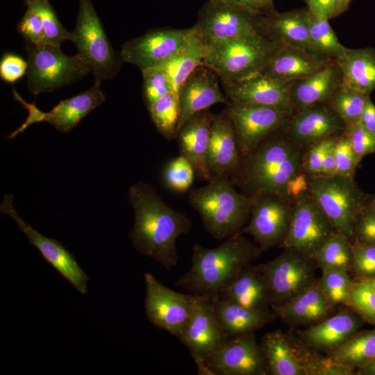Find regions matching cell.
<instances>
[{
	"mask_svg": "<svg viewBox=\"0 0 375 375\" xmlns=\"http://www.w3.org/2000/svg\"><path fill=\"white\" fill-rule=\"evenodd\" d=\"M341 83V71L335 60L311 76L292 81L288 93L294 112L317 103L328 102Z\"/></svg>",
	"mask_w": 375,
	"mask_h": 375,
	"instance_id": "cell-27",
	"label": "cell"
},
{
	"mask_svg": "<svg viewBox=\"0 0 375 375\" xmlns=\"http://www.w3.org/2000/svg\"><path fill=\"white\" fill-rule=\"evenodd\" d=\"M328 20L310 12V42L317 54L337 60L344 54L346 47L338 40Z\"/></svg>",
	"mask_w": 375,
	"mask_h": 375,
	"instance_id": "cell-40",
	"label": "cell"
},
{
	"mask_svg": "<svg viewBox=\"0 0 375 375\" xmlns=\"http://www.w3.org/2000/svg\"><path fill=\"white\" fill-rule=\"evenodd\" d=\"M296 356L306 375H356V370L319 355L301 341L291 338Z\"/></svg>",
	"mask_w": 375,
	"mask_h": 375,
	"instance_id": "cell-39",
	"label": "cell"
},
{
	"mask_svg": "<svg viewBox=\"0 0 375 375\" xmlns=\"http://www.w3.org/2000/svg\"><path fill=\"white\" fill-rule=\"evenodd\" d=\"M207 45L191 27L190 33L183 47L168 61L158 66L165 72L177 94L181 85L199 67L207 53Z\"/></svg>",
	"mask_w": 375,
	"mask_h": 375,
	"instance_id": "cell-34",
	"label": "cell"
},
{
	"mask_svg": "<svg viewBox=\"0 0 375 375\" xmlns=\"http://www.w3.org/2000/svg\"><path fill=\"white\" fill-rule=\"evenodd\" d=\"M233 4L253 13L262 15L274 9V0H215Z\"/></svg>",
	"mask_w": 375,
	"mask_h": 375,
	"instance_id": "cell-54",
	"label": "cell"
},
{
	"mask_svg": "<svg viewBox=\"0 0 375 375\" xmlns=\"http://www.w3.org/2000/svg\"><path fill=\"white\" fill-rule=\"evenodd\" d=\"M260 15L233 4L207 0L200 8L193 28L209 45L260 34L258 28Z\"/></svg>",
	"mask_w": 375,
	"mask_h": 375,
	"instance_id": "cell-10",
	"label": "cell"
},
{
	"mask_svg": "<svg viewBox=\"0 0 375 375\" xmlns=\"http://www.w3.org/2000/svg\"><path fill=\"white\" fill-rule=\"evenodd\" d=\"M371 197H372V200H373V201L374 203V205H375V194L371 195Z\"/></svg>",
	"mask_w": 375,
	"mask_h": 375,
	"instance_id": "cell-62",
	"label": "cell"
},
{
	"mask_svg": "<svg viewBox=\"0 0 375 375\" xmlns=\"http://www.w3.org/2000/svg\"><path fill=\"white\" fill-rule=\"evenodd\" d=\"M283 250L274 259L258 265L269 288L272 310L317 280L315 276L317 266L314 260L295 250Z\"/></svg>",
	"mask_w": 375,
	"mask_h": 375,
	"instance_id": "cell-11",
	"label": "cell"
},
{
	"mask_svg": "<svg viewBox=\"0 0 375 375\" xmlns=\"http://www.w3.org/2000/svg\"><path fill=\"white\" fill-rule=\"evenodd\" d=\"M223 112L232 123L241 157L281 129L291 115L273 107L235 103H228Z\"/></svg>",
	"mask_w": 375,
	"mask_h": 375,
	"instance_id": "cell-13",
	"label": "cell"
},
{
	"mask_svg": "<svg viewBox=\"0 0 375 375\" xmlns=\"http://www.w3.org/2000/svg\"><path fill=\"white\" fill-rule=\"evenodd\" d=\"M341 71L342 82L362 93L375 90V50L372 48L349 49L335 60Z\"/></svg>",
	"mask_w": 375,
	"mask_h": 375,
	"instance_id": "cell-32",
	"label": "cell"
},
{
	"mask_svg": "<svg viewBox=\"0 0 375 375\" xmlns=\"http://www.w3.org/2000/svg\"><path fill=\"white\" fill-rule=\"evenodd\" d=\"M332 60L281 43L260 73L273 80L289 83L318 72Z\"/></svg>",
	"mask_w": 375,
	"mask_h": 375,
	"instance_id": "cell-23",
	"label": "cell"
},
{
	"mask_svg": "<svg viewBox=\"0 0 375 375\" xmlns=\"http://www.w3.org/2000/svg\"><path fill=\"white\" fill-rule=\"evenodd\" d=\"M365 281H367L375 289V276L365 279Z\"/></svg>",
	"mask_w": 375,
	"mask_h": 375,
	"instance_id": "cell-60",
	"label": "cell"
},
{
	"mask_svg": "<svg viewBox=\"0 0 375 375\" xmlns=\"http://www.w3.org/2000/svg\"><path fill=\"white\" fill-rule=\"evenodd\" d=\"M330 358L356 370L375 360V328L356 333L346 342L326 353Z\"/></svg>",
	"mask_w": 375,
	"mask_h": 375,
	"instance_id": "cell-35",
	"label": "cell"
},
{
	"mask_svg": "<svg viewBox=\"0 0 375 375\" xmlns=\"http://www.w3.org/2000/svg\"><path fill=\"white\" fill-rule=\"evenodd\" d=\"M259 344L267 362L269 374L306 375L296 356L291 338L283 331L265 333Z\"/></svg>",
	"mask_w": 375,
	"mask_h": 375,
	"instance_id": "cell-33",
	"label": "cell"
},
{
	"mask_svg": "<svg viewBox=\"0 0 375 375\" xmlns=\"http://www.w3.org/2000/svg\"><path fill=\"white\" fill-rule=\"evenodd\" d=\"M335 161L336 174L354 178L360 160L343 133L335 145Z\"/></svg>",
	"mask_w": 375,
	"mask_h": 375,
	"instance_id": "cell-50",
	"label": "cell"
},
{
	"mask_svg": "<svg viewBox=\"0 0 375 375\" xmlns=\"http://www.w3.org/2000/svg\"><path fill=\"white\" fill-rule=\"evenodd\" d=\"M233 126L224 113L212 114L207 162L211 179L230 176L240 165Z\"/></svg>",
	"mask_w": 375,
	"mask_h": 375,
	"instance_id": "cell-25",
	"label": "cell"
},
{
	"mask_svg": "<svg viewBox=\"0 0 375 375\" xmlns=\"http://www.w3.org/2000/svg\"><path fill=\"white\" fill-rule=\"evenodd\" d=\"M262 252L256 243L238 233L214 248L195 244L192 248L190 268L174 284L194 295L212 300Z\"/></svg>",
	"mask_w": 375,
	"mask_h": 375,
	"instance_id": "cell-3",
	"label": "cell"
},
{
	"mask_svg": "<svg viewBox=\"0 0 375 375\" xmlns=\"http://www.w3.org/2000/svg\"><path fill=\"white\" fill-rule=\"evenodd\" d=\"M70 41L77 54L86 63L94 80H111L124 62L120 53L112 47L92 0H79L76 24Z\"/></svg>",
	"mask_w": 375,
	"mask_h": 375,
	"instance_id": "cell-7",
	"label": "cell"
},
{
	"mask_svg": "<svg viewBox=\"0 0 375 375\" xmlns=\"http://www.w3.org/2000/svg\"><path fill=\"white\" fill-rule=\"evenodd\" d=\"M356 375H375V360L368 365L356 369Z\"/></svg>",
	"mask_w": 375,
	"mask_h": 375,
	"instance_id": "cell-59",
	"label": "cell"
},
{
	"mask_svg": "<svg viewBox=\"0 0 375 375\" xmlns=\"http://www.w3.org/2000/svg\"><path fill=\"white\" fill-rule=\"evenodd\" d=\"M333 305L319 288L317 280L275 311L278 317L290 325H312L330 316Z\"/></svg>",
	"mask_w": 375,
	"mask_h": 375,
	"instance_id": "cell-28",
	"label": "cell"
},
{
	"mask_svg": "<svg viewBox=\"0 0 375 375\" xmlns=\"http://www.w3.org/2000/svg\"><path fill=\"white\" fill-rule=\"evenodd\" d=\"M38 1V0H25L24 1V5L26 6L32 2H34V1Z\"/></svg>",
	"mask_w": 375,
	"mask_h": 375,
	"instance_id": "cell-61",
	"label": "cell"
},
{
	"mask_svg": "<svg viewBox=\"0 0 375 375\" xmlns=\"http://www.w3.org/2000/svg\"><path fill=\"white\" fill-rule=\"evenodd\" d=\"M348 306L363 320L375 325V289L367 281H353Z\"/></svg>",
	"mask_w": 375,
	"mask_h": 375,
	"instance_id": "cell-43",
	"label": "cell"
},
{
	"mask_svg": "<svg viewBox=\"0 0 375 375\" xmlns=\"http://www.w3.org/2000/svg\"><path fill=\"white\" fill-rule=\"evenodd\" d=\"M12 194L4 195L0 206L1 212L10 216L27 236L28 242L35 246L44 258L83 295L87 294L88 277L76 262L74 256L60 242L47 238L24 221L13 206Z\"/></svg>",
	"mask_w": 375,
	"mask_h": 375,
	"instance_id": "cell-18",
	"label": "cell"
},
{
	"mask_svg": "<svg viewBox=\"0 0 375 375\" xmlns=\"http://www.w3.org/2000/svg\"><path fill=\"white\" fill-rule=\"evenodd\" d=\"M219 76L212 69L197 67L180 87L178 96L180 117L176 133L191 117L217 103H228L219 85Z\"/></svg>",
	"mask_w": 375,
	"mask_h": 375,
	"instance_id": "cell-21",
	"label": "cell"
},
{
	"mask_svg": "<svg viewBox=\"0 0 375 375\" xmlns=\"http://www.w3.org/2000/svg\"><path fill=\"white\" fill-rule=\"evenodd\" d=\"M252 197L249 222L238 234L251 235L263 252L280 247L288 231L293 199L274 194Z\"/></svg>",
	"mask_w": 375,
	"mask_h": 375,
	"instance_id": "cell-12",
	"label": "cell"
},
{
	"mask_svg": "<svg viewBox=\"0 0 375 375\" xmlns=\"http://www.w3.org/2000/svg\"><path fill=\"white\" fill-rule=\"evenodd\" d=\"M13 97L15 100L19 101L25 108L28 110V115L22 126L8 135V139L14 138L17 135L23 132L26 128L33 124L42 122L44 115V112L41 111L37 108L35 102L33 103H28L24 101L15 88H13Z\"/></svg>",
	"mask_w": 375,
	"mask_h": 375,
	"instance_id": "cell-53",
	"label": "cell"
},
{
	"mask_svg": "<svg viewBox=\"0 0 375 375\" xmlns=\"http://www.w3.org/2000/svg\"><path fill=\"white\" fill-rule=\"evenodd\" d=\"M106 101L101 82L94 81L88 90L60 101L47 112H44L42 122L52 125L57 131L67 133L94 108Z\"/></svg>",
	"mask_w": 375,
	"mask_h": 375,
	"instance_id": "cell-29",
	"label": "cell"
},
{
	"mask_svg": "<svg viewBox=\"0 0 375 375\" xmlns=\"http://www.w3.org/2000/svg\"><path fill=\"white\" fill-rule=\"evenodd\" d=\"M143 78L142 99L148 108L162 96L174 92L165 72L160 67L141 70Z\"/></svg>",
	"mask_w": 375,
	"mask_h": 375,
	"instance_id": "cell-45",
	"label": "cell"
},
{
	"mask_svg": "<svg viewBox=\"0 0 375 375\" xmlns=\"http://www.w3.org/2000/svg\"><path fill=\"white\" fill-rule=\"evenodd\" d=\"M351 242L339 233H335L320 249L315 258L317 267L322 272H351Z\"/></svg>",
	"mask_w": 375,
	"mask_h": 375,
	"instance_id": "cell-36",
	"label": "cell"
},
{
	"mask_svg": "<svg viewBox=\"0 0 375 375\" xmlns=\"http://www.w3.org/2000/svg\"><path fill=\"white\" fill-rule=\"evenodd\" d=\"M228 103H251L275 108L290 114L294 112L289 93V83L256 73L235 81H222Z\"/></svg>",
	"mask_w": 375,
	"mask_h": 375,
	"instance_id": "cell-20",
	"label": "cell"
},
{
	"mask_svg": "<svg viewBox=\"0 0 375 375\" xmlns=\"http://www.w3.org/2000/svg\"><path fill=\"white\" fill-rule=\"evenodd\" d=\"M281 44L258 34L209 44L203 66L221 81H238L260 72Z\"/></svg>",
	"mask_w": 375,
	"mask_h": 375,
	"instance_id": "cell-5",
	"label": "cell"
},
{
	"mask_svg": "<svg viewBox=\"0 0 375 375\" xmlns=\"http://www.w3.org/2000/svg\"><path fill=\"white\" fill-rule=\"evenodd\" d=\"M338 140L332 143L328 147L325 153L320 176H328L335 174V145Z\"/></svg>",
	"mask_w": 375,
	"mask_h": 375,
	"instance_id": "cell-56",
	"label": "cell"
},
{
	"mask_svg": "<svg viewBox=\"0 0 375 375\" xmlns=\"http://www.w3.org/2000/svg\"><path fill=\"white\" fill-rule=\"evenodd\" d=\"M362 318L344 308L308 328L297 331L301 341L315 351L328 353L358 331Z\"/></svg>",
	"mask_w": 375,
	"mask_h": 375,
	"instance_id": "cell-24",
	"label": "cell"
},
{
	"mask_svg": "<svg viewBox=\"0 0 375 375\" xmlns=\"http://www.w3.org/2000/svg\"><path fill=\"white\" fill-rule=\"evenodd\" d=\"M145 311L150 322L178 340L191 314L196 295L174 291L150 273L144 274Z\"/></svg>",
	"mask_w": 375,
	"mask_h": 375,
	"instance_id": "cell-14",
	"label": "cell"
},
{
	"mask_svg": "<svg viewBox=\"0 0 375 375\" xmlns=\"http://www.w3.org/2000/svg\"><path fill=\"white\" fill-rule=\"evenodd\" d=\"M335 233L329 219L307 190L293 199L288 231L280 248L295 250L314 260Z\"/></svg>",
	"mask_w": 375,
	"mask_h": 375,
	"instance_id": "cell-9",
	"label": "cell"
},
{
	"mask_svg": "<svg viewBox=\"0 0 375 375\" xmlns=\"http://www.w3.org/2000/svg\"><path fill=\"white\" fill-rule=\"evenodd\" d=\"M343 134L360 161L364 156L375 153V133L360 124L346 126Z\"/></svg>",
	"mask_w": 375,
	"mask_h": 375,
	"instance_id": "cell-49",
	"label": "cell"
},
{
	"mask_svg": "<svg viewBox=\"0 0 375 375\" xmlns=\"http://www.w3.org/2000/svg\"><path fill=\"white\" fill-rule=\"evenodd\" d=\"M312 14L330 19L334 18V0H304Z\"/></svg>",
	"mask_w": 375,
	"mask_h": 375,
	"instance_id": "cell-55",
	"label": "cell"
},
{
	"mask_svg": "<svg viewBox=\"0 0 375 375\" xmlns=\"http://www.w3.org/2000/svg\"><path fill=\"white\" fill-rule=\"evenodd\" d=\"M308 191L335 231L352 242L357 217L368 197L354 178L336 174L308 178Z\"/></svg>",
	"mask_w": 375,
	"mask_h": 375,
	"instance_id": "cell-6",
	"label": "cell"
},
{
	"mask_svg": "<svg viewBox=\"0 0 375 375\" xmlns=\"http://www.w3.org/2000/svg\"><path fill=\"white\" fill-rule=\"evenodd\" d=\"M351 272L356 280H365L375 276V246L353 241Z\"/></svg>",
	"mask_w": 375,
	"mask_h": 375,
	"instance_id": "cell-46",
	"label": "cell"
},
{
	"mask_svg": "<svg viewBox=\"0 0 375 375\" xmlns=\"http://www.w3.org/2000/svg\"><path fill=\"white\" fill-rule=\"evenodd\" d=\"M26 6L27 10L40 17L44 28L45 44L60 46L63 42L70 40L71 33L60 22L49 0H38Z\"/></svg>",
	"mask_w": 375,
	"mask_h": 375,
	"instance_id": "cell-41",
	"label": "cell"
},
{
	"mask_svg": "<svg viewBox=\"0 0 375 375\" xmlns=\"http://www.w3.org/2000/svg\"><path fill=\"white\" fill-rule=\"evenodd\" d=\"M228 338L216 317L211 300L196 295L179 340L189 350L198 374L207 375L206 360Z\"/></svg>",
	"mask_w": 375,
	"mask_h": 375,
	"instance_id": "cell-15",
	"label": "cell"
},
{
	"mask_svg": "<svg viewBox=\"0 0 375 375\" xmlns=\"http://www.w3.org/2000/svg\"><path fill=\"white\" fill-rule=\"evenodd\" d=\"M128 200L135 222L128 237L133 247L166 270L177 265L178 238L190 232L192 223L185 213L169 206L150 184L138 182L128 189Z\"/></svg>",
	"mask_w": 375,
	"mask_h": 375,
	"instance_id": "cell-1",
	"label": "cell"
},
{
	"mask_svg": "<svg viewBox=\"0 0 375 375\" xmlns=\"http://www.w3.org/2000/svg\"><path fill=\"white\" fill-rule=\"evenodd\" d=\"M351 0H334V17L347 11Z\"/></svg>",
	"mask_w": 375,
	"mask_h": 375,
	"instance_id": "cell-58",
	"label": "cell"
},
{
	"mask_svg": "<svg viewBox=\"0 0 375 375\" xmlns=\"http://www.w3.org/2000/svg\"><path fill=\"white\" fill-rule=\"evenodd\" d=\"M235 188L229 177L223 176L190 192V205L217 240L239 233L249 222L253 197L239 193Z\"/></svg>",
	"mask_w": 375,
	"mask_h": 375,
	"instance_id": "cell-4",
	"label": "cell"
},
{
	"mask_svg": "<svg viewBox=\"0 0 375 375\" xmlns=\"http://www.w3.org/2000/svg\"><path fill=\"white\" fill-rule=\"evenodd\" d=\"M191 28H160L125 42L120 51L124 62L133 64L140 70L158 67L172 58L186 42Z\"/></svg>",
	"mask_w": 375,
	"mask_h": 375,
	"instance_id": "cell-17",
	"label": "cell"
},
{
	"mask_svg": "<svg viewBox=\"0 0 375 375\" xmlns=\"http://www.w3.org/2000/svg\"><path fill=\"white\" fill-rule=\"evenodd\" d=\"M24 51L28 63V89L35 96L70 85L90 73L77 53L67 56L60 46L26 42Z\"/></svg>",
	"mask_w": 375,
	"mask_h": 375,
	"instance_id": "cell-8",
	"label": "cell"
},
{
	"mask_svg": "<svg viewBox=\"0 0 375 375\" xmlns=\"http://www.w3.org/2000/svg\"><path fill=\"white\" fill-rule=\"evenodd\" d=\"M353 241L375 246V205L370 194L357 217Z\"/></svg>",
	"mask_w": 375,
	"mask_h": 375,
	"instance_id": "cell-47",
	"label": "cell"
},
{
	"mask_svg": "<svg viewBox=\"0 0 375 375\" xmlns=\"http://www.w3.org/2000/svg\"><path fill=\"white\" fill-rule=\"evenodd\" d=\"M358 124L368 131L375 133V105L370 98L366 103Z\"/></svg>",
	"mask_w": 375,
	"mask_h": 375,
	"instance_id": "cell-57",
	"label": "cell"
},
{
	"mask_svg": "<svg viewBox=\"0 0 375 375\" xmlns=\"http://www.w3.org/2000/svg\"><path fill=\"white\" fill-rule=\"evenodd\" d=\"M211 301L218 322L229 337L253 333L278 317L272 309H253L221 298Z\"/></svg>",
	"mask_w": 375,
	"mask_h": 375,
	"instance_id": "cell-30",
	"label": "cell"
},
{
	"mask_svg": "<svg viewBox=\"0 0 375 375\" xmlns=\"http://www.w3.org/2000/svg\"><path fill=\"white\" fill-rule=\"evenodd\" d=\"M158 133L165 139H175L180 117L178 96L170 92L157 99L147 108Z\"/></svg>",
	"mask_w": 375,
	"mask_h": 375,
	"instance_id": "cell-38",
	"label": "cell"
},
{
	"mask_svg": "<svg viewBox=\"0 0 375 375\" xmlns=\"http://www.w3.org/2000/svg\"><path fill=\"white\" fill-rule=\"evenodd\" d=\"M194 175L192 164L181 154L166 165L162 178L169 188L177 192H183L193 183Z\"/></svg>",
	"mask_w": 375,
	"mask_h": 375,
	"instance_id": "cell-44",
	"label": "cell"
},
{
	"mask_svg": "<svg viewBox=\"0 0 375 375\" xmlns=\"http://www.w3.org/2000/svg\"><path fill=\"white\" fill-rule=\"evenodd\" d=\"M27 60L14 53H6L0 62V77L8 83H13L26 74Z\"/></svg>",
	"mask_w": 375,
	"mask_h": 375,
	"instance_id": "cell-52",
	"label": "cell"
},
{
	"mask_svg": "<svg viewBox=\"0 0 375 375\" xmlns=\"http://www.w3.org/2000/svg\"><path fill=\"white\" fill-rule=\"evenodd\" d=\"M341 135L327 138L304 150L302 158V172L308 178L320 176L323 160L328 147L338 140Z\"/></svg>",
	"mask_w": 375,
	"mask_h": 375,
	"instance_id": "cell-48",
	"label": "cell"
},
{
	"mask_svg": "<svg viewBox=\"0 0 375 375\" xmlns=\"http://www.w3.org/2000/svg\"><path fill=\"white\" fill-rule=\"evenodd\" d=\"M17 32L27 42L33 44H45L44 32L40 17L27 10L17 25Z\"/></svg>",
	"mask_w": 375,
	"mask_h": 375,
	"instance_id": "cell-51",
	"label": "cell"
},
{
	"mask_svg": "<svg viewBox=\"0 0 375 375\" xmlns=\"http://www.w3.org/2000/svg\"><path fill=\"white\" fill-rule=\"evenodd\" d=\"M369 99V94L354 90L342 82L327 103L348 126L359 122Z\"/></svg>",
	"mask_w": 375,
	"mask_h": 375,
	"instance_id": "cell-37",
	"label": "cell"
},
{
	"mask_svg": "<svg viewBox=\"0 0 375 375\" xmlns=\"http://www.w3.org/2000/svg\"><path fill=\"white\" fill-rule=\"evenodd\" d=\"M207 375H267V360L253 333L229 337L205 361Z\"/></svg>",
	"mask_w": 375,
	"mask_h": 375,
	"instance_id": "cell-16",
	"label": "cell"
},
{
	"mask_svg": "<svg viewBox=\"0 0 375 375\" xmlns=\"http://www.w3.org/2000/svg\"><path fill=\"white\" fill-rule=\"evenodd\" d=\"M345 124L327 102L294 112L281 128L287 137L305 150L327 138L342 134Z\"/></svg>",
	"mask_w": 375,
	"mask_h": 375,
	"instance_id": "cell-19",
	"label": "cell"
},
{
	"mask_svg": "<svg viewBox=\"0 0 375 375\" xmlns=\"http://www.w3.org/2000/svg\"><path fill=\"white\" fill-rule=\"evenodd\" d=\"M352 283L349 273L344 272H322L317 280L321 291L335 306L338 304L348 306Z\"/></svg>",
	"mask_w": 375,
	"mask_h": 375,
	"instance_id": "cell-42",
	"label": "cell"
},
{
	"mask_svg": "<svg viewBox=\"0 0 375 375\" xmlns=\"http://www.w3.org/2000/svg\"><path fill=\"white\" fill-rule=\"evenodd\" d=\"M303 152L281 128L241 157L239 167L229 178L245 195L274 194L292 199L288 188L302 173Z\"/></svg>",
	"mask_w": 375,
	"mask_h": 375,
	"instance_id": "cell-2",
	"label": "cell"
},
{
	"mask_svg": "<svg viewBox=\"0 0 375 375\" xmlns=\"http://www.w3.org/2000/svg\"><path fill=\"white\" fill-rule=\"evenodd\" d=\"M212 113L209 109L188 119L176 135L179 151L192 164L195 175L206 181L211 180L207 156Z\"/></svg>",
	"mask_w": 375,
	"mask_h": 375,
	"instance_id": "cell-26",
	"label": "cell"
},
{
	"mask_svg": "<svg viewBox=\"0 0 375 375\" xmlns=\"http://www.w3.org/2000/svg\"><path fill=\"white\" fill-rule=\"evenodd\" d=\"M309 22L308 8L284 12L274 10L260 17L258 28L261 35L272 41L316 53L310 42Z\"/></svg>",
	"mask_w": 375,
	"mask_h": 375,
	"instance_id": "cell-22",
	"label": "cell"
},
{
	"mask_svg": "<svg viewBox=\"0 0 375 375\" xmlns=\"http://www.w3.org/2000/svg\"><path fill=\"white\" fill-rule=\"evenodd\" d=\"M218 298L253 309H272L269 288L258 265L246 266Z\"/></svg>",
	"mask_w": 375,
	"mask_h": 375,
	"instance_id": "cell-31",
	"label": "cell"
}]
</instances>
